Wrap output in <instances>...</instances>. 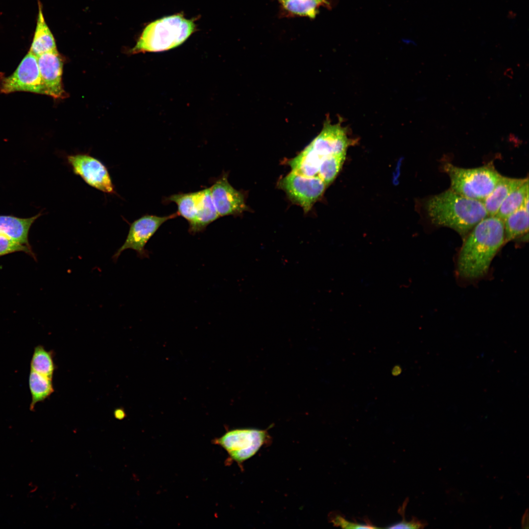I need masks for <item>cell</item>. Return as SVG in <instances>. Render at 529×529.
Masks as SVG:
<instances>
[{
	"label": "cell",
	"instance_id": "obj_1",
	"mask_svg": "<svg viewBox=\"0 0 529 529\" xmlns=\"http://www.w3.org/2000/svg\"><path fill=\"white\" fill-rule=\"evenodd\" d=\"M504 241V221L496 216L484 218L470 231L460 249L458 274L469 279L484 275Z\"/></svg>",
	"mask_w": 529,
	"mask_h": 529
},
{
	"label": "cell",
	"instance_id": "obj_2",
	"mask_svg": "<svg viewBox=\"0 0 529 529\" xmlns=\"http://www.w3.org/2000/svg\"><path fill=\"white\" fill-rule=\"evenodd\" d=\"M425 208L434 224L452 228L462 236L488 216L482 201L464 196L451 189L431 197Z\"/></svg>",
	"mask_w": 529,
	"mask_h": 529
},
{
	"label": "cell",
	"instance_id": "obj_3",
	"mask_svg": "<svg viewBox=\"0 0 529 529\" xmlns=\"http://www.w3.org/2000/svg\"><path fill=\"white\" fill-rule=\"evenodd\" d=\"M351 141L341 121H326L319 134L296 157L288 162L291 171L308 177L317 176L321 160L329 156L346 153Z\"/></svg>",
	"mask_w": 529,
	"mask_h": 529
},
{
	"label": "cell",
	"instance_id": "obj_4",
	"mask_svg": "<svg viewBox=\"0 0 529 529\" xmlns=\"http://www.w3.org/2000/svg\"><path fill=\"white\" fill-rule=\"evenodd\" d=\"M195 28L192 21L180 15L162 18L144 28L131 52H160L174 48L185 42Z\"/></svg>",
	"mask_w": 529,
	"mask_h": 529
},
{
	"label": "cell",
	"instance_id": "obj_5",
	"mask_svg": "<svg viewBox=\"0 0 529 529\" xmlns=\"http://www.w3.org/2000/svg\"><path fill=\"white\" fill-rule=\"evenodd\" d=\"M443 169L450 177L451 189L464 196L483 201L502 176L492 165L465 168L446 163Z\"/></svg>",
	"mask_w": 529,
	"mask_h": 529
},
{
	"label": "cell",
	"instance_id": "obj_6",
	"mask_svg": "<svg viewBox=\"0 0 529 529\" xmlns=\"http://www.w3.org/2000/svg\"><path fill=\"white\" fill-rule=\"evenodd\" d=\"M270 439L266 430L240 429L227 432L216 439L215 443L227 451L231 459L241 464L254 456Z\"/></svg>",
	"mask_w": 529,
	"mask_h": 529
},
{
	"label": "cell",
	"instance_id": "obj_7",
	"mask_svg": "<svg viewBox=\"0 0 529 529\" xmlns=\"http://www.w3.org/2000/svg\"><path fill=\"white\" fill-rule=\"evenodd\" d=\"M278 186L305 213L321 197L327 187L318 176H305L292 171L279 181Z\"/></svg>",
	"mask_w": 529,
	"mask_h": 529
},
{
	"label": "cell",
	"instance_id": "obj_8",
	"mask_svg": "<svg viewBox=\"0 0 529 529\" xmlns=\"http://www.w3.org/2000/svg\"><path fill=\"white\" fill-rule=\"evenodd\" d=\"M28 92L45 95L39 69L37 57L28 51L10 75L0 73V93Z\"/></svg>",
	"mask_w": 529,
	"mask_h": 529
},
{
	"label": "cell",
	"instance_id": "obj_9",
	"mask_svg": "<svg viewBox=\"0 0 529 529\" xmlns=\"http://www.w3.org/2000/svg\"><path fill=\"white\" fill-rule=\"evenodd\" d=\"M178 216L177 212L163 216L145 215L134 221L130 224L125 241L113 256V261L117 262L121 253L128 249L135 251L141 259L148 258L149 252L145 246L148 240L164 223Z\"/></svg>",
	"mask_w": 529,
	"mask_h": 529
},
{
	"label": "cell",
	"instance_id": "obj_10",
	"mask_svg": "<svg viewBox=\"0 0 529 529\" xmlns=\"http://www.w3.org/2000/svg\"><path fill=\"white\" fill-rule=\"evenodd\" d=\"M67 159L73 173L88 185L104 193H116L108 170L99 160L84 153L70 155Z\"/></svg>",
	"mask_w": 529,
	"mask_h": 529
},
{
	"label": "cell",
	"instance_id": "obj_11",
	"mask_svg": "<svg viewBox=\"0 0 529 529\" xmlns=\"http://www.w3.org/2000/svg\"><path fill=\"white\" fill-rule=\"evenodd\" d=\"M210 188L213 201L220 217L240 215L248 210L243 193L230 184L226 172L216 178Z\"/></svg>",
	"mask_w": 529,
	"mask_h": 529
},
{
	"label": "cell",
	"instance_id": "obj_12",
	"mask_svg": "<svg viewBox=\"0 0 529 529\" xmlns=\"http://www.w3.org/2000/svg\"><path fill=\"white\" fill-rule=\"evenodd\" d=\"M37 61L45 95L54 98L65 97L62 82L63 63L57 50L38 56Z\"/></svg>",
	"mask_w": 529,
	"mask_h": 529
},
{
	"label": "cell",
	"instance_id": "obj_13",
	"mask_svg": "<svg viewBox=\"0 0 529 529\" xmlns=\"http://www.w3.org/2000/svg\"><path fill=\"white\" fill-rule=\"evenodd\" d=\"M220 217L212 200L210 188L198 191L197 212L189 232L194 235L204 231L208 225Z\"/></svg>",
	"mask_w": 529,
	"mask_h": 529
},
{
	"label": "cell",
	"instance_id": "obj_14",
	"mask_svg": "<svg viewBox=\"0 0 529 529\" xmlns=\"http://www.w3.org/2000/svg\"><path fill=\"white\" fill-rule=\"evenodd\" d=\"M528 178H515L502 176L491 192L482 201L488 216H495L506 197L528 181Z\"/></svg>",
	"mask_w": 529,
	"mask_h": 529
},
{
	"label": "cell",
	"instance_id": "obj_15",
	"mask_svg": "<svg viewBox=\"0 0 529 529\" xmlns=\"http://www.w3.org/2000/svg\"><path fill=\"white\" fill-rule=\"evenodd\" d=\"M40 216L38 214L28 218L0 216V234L22 244L29 245L28 233L30 227Z\"/></svg>",
	"mask_w": 529,
	"mask_h": 529
},
{
	"label": "cell",
	"instance_id": "obj_16",
	"mask_svg": "<svg viewBox=\"0 0 529 529\" xmlns=\"http://www.w3.org/2000/svg\"><path fill=\"white\" fill-rule=\"evenodd\" d=\"M38 4L36 25L29 50L37 57L43 53L57 50L53 35L45 21L42 5L40 2Z\"/></svg>",
	"mask_w": 529,
	"mask_h": 529
},
{
	"label": "cell",
	"instance_id": "obj_17",
	"mask_svg": "<svg viewBox=\"0 0 529 529\" xmlns=\"http://www.w3.org/2000/svg\"><path fill=\"white\" fill-rule=\"evenodd\" d=\"M504 243L519 238L529 231V195L524 203L504 220Z\"/></svg>",
	"mask_w": 529,
	"mask_h": 529
},
{
	"label": "cell",
	"instance_id": "obj_18",
	"mask_svg": "<svg viewBox=\"0 0 529 529\" xmlns=\"http://www.w3.org/2000/svg\"><path fill=\"white\" fill-rule=\"evenodd\" d=\"M198 191L187 193L179 192L166 197L164 203H175L177 206V213L188 222L189 225L194 221L197 212Z\"/></svg>",
	"mask_w": 529,
	"mask_h": 529
},
{
	"label": "cell",
	"instance_id": "obj_19",
	"mask_svg": "<svg viewBox=\"0 0 529 529\" xmlns=\"http://www.w3.org/2000/svg\"><path fill=\"white\" fill-rule=\"evenodd\" d=\"M52 380L30 370L28 384L31 395L30 409L33 410L36 404L43 402L54 392Z\"/></svg>",
	"mask_w": 529,
	"mask_h": 529
},
{
	"label": "cell",
	"instance_id": "obj_20",
	"mask_svg": "<svg viewBox=\"0 0 529 529\" xmlns=\"http://www.w3.org/2000/svg\"><path fill=\"white\" fill-rule=\"evenodd\" d=\"M55 368L53 352L47 351L42 345L36 346L30 362V370L52 379Z\"/></svg>",
	"mask_w": 529,
	"mask_h": 529
},
{
	"label": "cell",
	"instance_id": "obj_21",
	"mask_svg": "<svg viewBox=\"0 0 529 529\" xmlns=\"http://www.w3.org/2000/svg\"><path fill=\"white\" fill-rule=\"evenodd\" d=\"M529 195V180L512 191L504 200L495 216L503 221L510 214L518 209Z\"/></svg>",
	"mask_w": 529,
	"mask_h": 529
},
{
	"label": "cell",
	"instance_id": "obj_22",
	"mask_svg": "<svg viewBox=\"0 0 529 529\" xmlns=\"http://www.w3.org/2000/svg\"><path fill=\"white\" fill-rule=\"evenodd\" d=\"M346 153L333 155L323 158L320 164L317 176L328 187L337 176L343 164Z\"/></svg>",
	"mask_w": 529,
	"mask_h": 529
},
{
	"label": "cell",
	"instance_id": "obj_23",
	"mask_svg": "<svg viewBox=\"0 0 529 529\" xmlns=\"http://www.w3.org/2000/svg\"><path fill=\"white\" fill-rule=\"evenodd\" d=\"M325 3V0H289L282 5L286 10L294 15L313 19L319 6Z\"/></svg>",
	"mask_w": 529,
	"mask_h": 529
},
{
	"label": "cell",
	"instance_id": "obj_24",
	"mask_svg": "<svg viewBox=\"0 0 529 529\" xmlns=\"http://www.w3.org/2000/svg\"><path fill=\"white\" fill-rule=\"evenodd\" d=\"M18 252H23L34 257L30 246L20 243L0 234V257Z\"/></svg>",
	"mask_w": 529,
	"mask_h": 529
},
{
	"label": "cell",
	"instance_id": "obj_25",
	"mask_svg": "<svg viewBox=\"0 0 529 529\" xmlns=\"http://www.w3.org/2000/svg\"><path fill=\"white\" fill-rule=\"evenodd\" d=\"M336 525L345 529H375L377 528L371 524L350 522L340 516H336L333 520Z\"/></svg>",
	"mask_w": 529,
	"mask_h": 529
},
{
	"label": "cell",
	"instance_id": "obj_26",
	"mask_svg": "<svg viewBox=\"0 0 529 529\" xmlns=\"http://www.w3.org/2000/svg\"><path fill=\"white\" fill-rule=\"evenodd\" d=\"M427 525L426 522L420 521L416 518H413L409 522L403 519L401 522L390 525L388 528L389 529H422Z\"/></svg>",
	"mask_w": 529,
	"mask_h": 529
},
{
	"label": "cell",
	"instance_id": "obj_27",
	"mask_svg": "<svg viewBox=\"0 0 529 529\" xmlns=\"http://www.w3.org/2000/svg\"><path fill=\"white\" fill-rule=\"evenodd\" d=\"M522 528L523 529H528L529 527V509L527 508L524 514L522 516L521 522Z\"/></svg>",
	"mask_w": 529,
	"mask_h": 529
},
{
	"label": "cell",
	"instance_id": "obj_28",
	"mask_svg": "<svg viewBox=\"0 0 529 529\" xmlns=\"http://www.w3.org/2000/svg\"><path fill=\"white\" fill-rule=\"evenodd\" d=\"M115 417L118 419H122L125 416L124 410L121 408L116 409L114 412Z\"/></svg>",
	"mask_w": 529,
	"mask_h": 529
},
{
	"label": "cell",
	"instance_id": "obj_29",
	"mask_svg": "<svg viewBox=\"0 0 529 529\" xmlns=\"http://www.w3.org/2000/svg\"><path fill=\"white\" fill-rule=\"evenodd\" d=\"M513 71L511 69H507L505 72V75H506V76H507L508 77H512V76H513Z\"/></svg>",
	"mask_w": 529,
	"mask_h": 529
},
{
	"label": "cell",
	"instance_id": "obj_30",
	"mask_svg": "<svg viewBox=\"0 0 529 529\" xmlns=\"http://www.w3.org/2000/svg\"><path fill=\"white\" fill-rule=\"evenodd\" d=\"M279 0V1L280 2H281V3H282H282H284V2H286V1H288V0Z\"/></svg>",
	"mask_w": 529,
	"mask_h": 529
}]
</instances>
